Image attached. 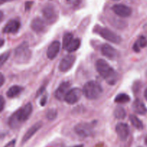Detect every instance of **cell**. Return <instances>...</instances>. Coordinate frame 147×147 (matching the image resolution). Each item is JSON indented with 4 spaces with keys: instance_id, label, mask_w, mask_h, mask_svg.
<instances>
[{
    "instance_id": "28",
    "label": "cell",
    "mask_w": 147,
    "mask_h": 147,
    "mask_svg": "<svg viewBox=\"0 0 147 147\" xmlns=\"http://www.w3.org/2000/svg\"><path fill=\"white\" fill-rule=\"evenodd\" d=\"M4 106H5V100L3 96H0V112L4 110Z\"/></svg>"
},
{
    "instance_id": "25",
    "label": "cell",
    "mask_w": 147,
    "mask_h": 147,
    "mask_svg": "<svg viewBox=\"0 0 147 147\" xmlns=\"http://www.w3.org/2000/svg\"><path fill=\"white\" fill-rule=\"evenodd\" d=\"M73 35L72 33L67 32L64 34L63 39V47L64 49L67 48V46L70 45V43L73 41Z\"/></svg>"
},
{
    "instance_id": "12",
    "label": "cell",
    "mask_w": 147,
    "mask_h": 147,
    "mask_svg": "<svg viewBox=\"0 0 147 147\" xmlns=\"http://www.w3.org/2000/svg\"><path fill=\"white\" fill-rule=\"evenodd\" d=\"M116 131L118 136L121 141H126L129 137L130 133L129 126L124 123H118L116 126Z\"/></svg>"
},
{
    "instance_id": "35",
    "label": "cell",
    "mask_w": 147,
    "mask_h": 147,
    "mask_svg": "<svg viewBox=\"0 0 147 147\" xmlns=\"http://www.w3.org/2000/svg\"><path fill=\"white\" fill-rule=\"evenodd\" d=\"M3 17H4V14H3V12L1 11H0V22L1 21V20L3 19Z\"/></svg>"
},
{
    "instance_id": "7",
    "label": "cell",
    "mask_w": 147,
    "mask_h": 147,
    "mask_svg": "<svg viewBox=\"0 0 147 147\" xmlns=\"http://www.w3.org/2000/svg\"><path fill=\"white\" fill-rule=\"evenodd\" d=\"M42 14L45 22L48 24H53L57 20V11L53 5L45 6L42 9Z\"/></svg>"
},
{
    "instance_id": "18",
    "label": "cell",
    "mask_w": 147,
    "mask_h": 147,
    "mask_svg": "<svg viewBox=\"0 0 147 147\" xmlns=\"http://www.w3.org/2000/svg\"><path fill=\"white\" fill-rule=\"evenodd\" d=\"M133 110L136 113L139 115H145L147 113V109L144 103L139 99H136L133 103Z\"/></svg>"
},
{
    "instance_id": "1",
    "label": "cell",
    "mask_w": 147,
    "mask_h": 147,
    "mask_svg": "<svg viewBox=\"0 0 147 147\" xmlns=\"http://www.w3.org/2000/svg\"><path fill=\"white\" fill-rule=\"evenodd\" d=\"M96 67L97 71L101 77L104 78L106 83L111 86H113L116 83L119 79L117 73L113 67L103 59H99L96 63Z\"/></svg>"
},
{
    "instance_id": "31",
    "label": "cell",
    "mask_w": 147,
    "mask_h": 147,
    "mask_svg": "<svg viewBox=\"0 0 147 147\" xmlns=\"http://www.w3.org/2000/svg\"><path fill=\"white\" fill-rule=\"evenodd\" d=\"M4 81H5V79H4V76H3L2 73H0V87L4 85Z\"/></svg>"
},
{
    "instance_id": "41",
    "label": "cell",
    "mask_w": 147,
    "mask_h": 147,
    "mask_svg": "<svg viewBox=\"0 0 147 147\" xmlns=\"http://www.w3.org/2000/svg\"><path fill=\"white\" fill-rule=\"evenodd\" d=\"M113 1H119V0H113Z\"/></svg>"
},
{
    "instance_id": "17",
    "label": "cell",
    "mask_w": 147,
    "mask_h": 147,
    "mask_svg": "<svg viewBox=\"0 0 147 147\" xmlns=\"http://www.w3.org/2000/svg\"><path fill=\"white\" fill-rule=\"evenodd\" d=\"M31 28L36 32H41L45 28V22L40 17H36L32 21Z\"/></svg>"
},
{
    "instance_id": "24",
    "label": "cell",
    "mask_w": 147,
    "mask_h": 147,
    "mask_svg": "<svg viewBox=\"0 0 147 147\" xmlns=\"http://www.w3.org/2000/svg\"><path fill=\"white\" fill-rule=\"evenodd\" d=\"M131 98L129 95L125 94V93H120L115 98V102L118 103H126L130 101Z\"/></svg>"
},
{
    "instance_id": "21",
    "label": "cell",
    "mask_w": 147,
    "mask_h": 147,
    "mask_svg": "<svg viewBox=\"0 0 147 147\" xmlns=\"http://www.w3.org/2000/svg\"><path fill=\"white\" fill-rule=\"evenodd\" d=\"M80 46V39L76 38L73 39V41L70 43L67 48L65 49L68 53H73V52L76 51Z\"/></svg>"
},
{
    "instance_id": "32",
    "label": "cell",
    "mask_w": 147,
    "mask_h": 147,
    "mask_svg": "<svg viewBox=\"0 0 147 147\" xmlns=\"http://www.w3.org/2000/svg\"><path fill=\"white\" fill-rule=\"evenodd\" d=\"M46 101H47V96H44V97L41 99V101H40V104H41V106H45Z\"/></svg>"
},
{
    "instance_id": "20",
    "label": "cell",
    "mask_w": 147,
    "mask_h": 147,
    "mask_svg": "<svg viewBox=\"0 0 147 147\" xmlns=\"http://www.w3.org/2000/svg\"><path fill=\"white\" fill-rule=\"evenodd\" d=\"M23 88L21 86H13L7 90V96L9 98H14L20 95L21 92L22 91Z\"/></svg>"
},
{
    "instance_id": "15",
    "label": "cell",
    "mask_w": 147,
    "mask_h": 147,
    "mask_svg": "<svg viewBox=\"0 0 147 147\" xmlns=\"http://www.w3.org/2000/svg\"><path fill=\"white\" fill-rule=\"evenodd\" d=\"M20 22L16 20H9L8 22L6 24L3 29V32L4 33H14L17 32L20 30Z\"/></svg>"
},
{
    "instance_id": "38",
    "label": "cell",
    "mask_w": 147,
    "mask_h": 147,
    "mask_svg": "<svg viewBox=\"0 0 147 147\" xmlns=\"http://www.w3.org/2000/svg\"><path fill=\"white\" fill-rule=\"evenodd\" d=\"M14 1V0H3L4 2H7V1Z\"/></svg>"
},
{
    "instance_id": "39",
    "label": "cell",
    "mask_w": 147,
    "mask_h": 147,
    "mask_svg": "<svg viewBox=\"0 0 147 147\" xmlns=\"http://www.w3.org/2000/svg\"><path fill=\"white\" fill-rule=\"evenodd\" d=\"M145 144L147 145V136L145 137Z\"/></svg>"
},
{
    "instance_id": "40",
    "label": "cell",
    "mask_w": 147,
    "mask_h": 147,
    "mask_svg": "<svg viewBox=\"0 0 147 147\" xmlns=\"http://www.w3.org/2000/svg\"><path fill=\"white\" fill-rule=\"evenodd\" d=\"M4 3V1H3V0H0V4H3Z\"/></svg>"
},
{
    "instance_id": "30",
    "label": "cell",
    "mask_w": 147,
    "mask_h": 147,
    "mask_svg": "<svg viewBox=\"0 0 147 147\" xmlns=\"http://www.w3.org/2000/svg\"><path fill=\"white\" fill-rule=\"evenodd\" d=\"M32 4H33L32 1H27V2L25 3V9L27 10H27L30 9L31 7L32 6Z\"/></svg>"
},
{
    "instance_id": "10",
    "label": "cell",
    "mask_w": 147,
    "mask_h": 147,
    "mask_svg": "<svg viewBox=\"0 0 147 147\" xmlns=\"http://www.w3.org/2000/svg\"><path fill=\"white\" fill-rule=\"evenodd\" d=\"M113 12L121 17H129L131 15L132 10L128 6L122 4H115L112 7Z\"/></svg>"
},
{
    "instance_id": "42",
    "label": "cell",
    "mask_w": 147,
    "mask_h": 147,
    "mask_svg": "<svg viewBox=\"0 0 147 147\" xmlns=\"http://www.w3.org/2000/svg\"><path fill=\"white\" fill-rule=\"evenodd\" d=\"M67 1H70V0H67Z\"/></svg>"
},
{
    "instance_id": "11",
    "label": "cell",
    "mask_w": 147,
    "mask_h": 147,
    "mask_svg": "<svg viewBox=\"0 0 147 147\" xmlns=\"http://www.w3.org/2000/svg\"><path fill=\"white\" fill-rule=\"evenodd\" d=\"M70 83L68 81H65L62 83L59 86L57 90L55 92V96L56 98L59 100H64L66 94L67 92L70 90Z\"/></svg>"
},
{
    "instance_id": "37",
    "label": "cell",
    "mask_w": 147,
    "mask_h": 147,
    "mask_svg": "<svg viewBox=\"0 0 147 147\" xmlns=\"http://www.w3.org/2000/svg\"><path fill=\"white\" fill-rule=\"evenodd\" d=\"M72 147H83V145H77V146H74Z\"/></svg>"
},
{
    "instance_id": "36",
    "label": "cell",
    "mask_w": 147,
    "mask_h": 147,
    "mask_svg": "<svg viewBox=\"0 0 147 147\" xmlns=\"http://www.w3.org/2000/svg\"><path fill=\"white\" fill-rule=\"evenodd\" d=\"M144 97H145V98H146L147 100V88H146V89L145 90V91H144Z\"/></svg>"
},
{
    "instance_id": "23",
    "label": "cell",
    "mask_w": 147,
    "mask_h": 147,
    "mask_svg": "<svg viewBox=\"0 0 147 147\" xmlns=\"http://www.w3.org/2000/svg\"><path fill=\"white\" fill-rule=\"evenodd\" d=\"M114 116L118 119H124L126 116V112L125 109L121 106H117L114 111Z\"/></svg>"
},
{
    "instance_id": "14",
    "label": "cell",
    "mask_w": 147,
    "mask_h": 147,
    "mask_svg": "<svg viewBox=\"0 0 147 147\" xmlns=\"http://www.w3.org/2000/svg\"><path fill=\"white\" fill-rule=\"evenodd\" d=\"M60 49V43L58 41H54L50 45L47 50V56L49 59L53 60L58 55Z\"/></svg>"
},
{
    "instance_id": "27",
    "label": "cell",
    "mask_w": 147,
    "mask_h": 147,
    "mask_svg": "<svg viewBox=\"0 0 147 147\" xmlns=\"http://www.w3.org/2000/svg\"><path fill=\"white\" fill-rule=\"evenodd\" d=\"M57 111L55 109H50L47 111V118L50 121H53L55 119V118L57 117Z\"/></svg>"
},
{
    "instance_id": "6",
    "label": "cell",
    "mask_w": 147,
    "mask_h": 147,
    "mask_svg": "<svg viewBox=\"0 0 147 147\" xmlns=\"http://www.w3.org/2000/svg\"><path fill=\"white\" fill-rule=\"evenodd\" d=\"M95 124L93 123H80L74 128L75 132L82 137H88L93 132Z\"/></svg>"
},
{
    "instance_id": "29",
    "label": "cell",
    "mask_w": 147,
    "mask_h": 147,
    "mask_svg": "<svg viewBox=\"0 0 147 147\" xmlns=\"http://www.w3.org/2000/svg\"><path fill=\"white\" fill-rule=\"evenodd\" d=\"M15 144H16V140L14 139V140H11V142H9L8 144H7L4 147H15Z\"/></svg>"
},
{
    "instance_id": "5",
    "label": "cell",
    "mask_w": 147,
    "mask_h": 147,
    "mask_svg": "<svg viewBox=\"0 0 147 147\" xmlns=\"http://www.w3.org/2000/svg\"><path fill=\"white\" fill-rule=\"evenodd\" d=\"M95 31L96 33L101 36L105 40H108V41L111 42L112 43H115V44H119L121 42V38L119 37L118 34L114 33L113 32L111 31L110 30L107 28H104V27H96Z\"/></svg>"
},
{
    "instance_id": "3",
    "label": "cell",
    "mask_w": 147,
    "mask_h": 147,
    "mask_svg": "<svg viewBox=\"0 0 147 147\" xmlns=\"http://www.w3.org/2000/svg\"><path fill=\"white\" fill-rule=\"evenodd\" d=\"M83 93L88 99L95 100L101 96L103 93V88L98 83L91 80L84 85Z\"/></svg>"
},
{
    "instance_id": "34",
    "label": "cell",
    "mask_w": 147,
    "mask_h": 147,
    "mask_svg": "<svg viewBox=\"0 0 147 147\" xmlns=\"http://www.w3.org/2000/svg\"><path fill=\"white\" fill-rule=\"evenodd\" d=\"M4 43V40H3V39L0 38V47H1V46H3Z\"/></svg>"
},
{
    "instance_id": "22",
    "label": "cell",
    "mask_w": 147,
    "mask_h": 147,
    "mask_svg": "<svg viewBox=\"0 0 147 147\" xmlns=\"http://www.w3.org/2000/svg\"><path fill=\"white\" fill-rule=\"evenodd\" d=\"M129 120H130L132 125H133L136 129H139V130H142L144 128V125L143 123L142 122V121H141L137 116H135V115H131V116H129Z\"/></svg>"
},
{
    "instance_id": "19",
    "label": "cell",
    "mask_w": 147,
    "mask_h": 147,
    "mask_svg": "<svg viewBox=\"0 0 147 147\" xmlns=\"http://www.w3.org/2000/svg\"><path fill=\"white\" fill-rule=\"evenodd\" d=\"M147 45V39L144 36H140L137 40L135 42L133 46V50L136 53H139L141 49L144 48Z\"/></svg>"
},
{
    "instance_id": "33",
    "label": "cell",
    "mask_w": 147,
    "mask_h": 147,
    "mask_svg": "<svg viewBox=\"0 0 147 147\" xmlns=\"http://www.w3.org/2000/svg\"><path fill=\"white\" fill-rule=\"evenodd\" d=\"M44 91V88H41L40 89H39V90H38V92H37V96H39V94H41L42 93V92Z\"/></svg>"
},
{
    "instance_id": "26",
    "label": "cell",
    "mask_w": 147,
    "mask_h": 147,
    "mask_svg": "<svg viewBox=\"0 0 147 147\" xmlns=\"http://www.w3.org/2000/svg\"><path fill=\"white\" fill-rule=\"evenodd\" d=\"M10 56V51H7L3 54L0 55V67L7 62L8 58Z\"/></svg>"
},
{
    "instance_id": "9",
    "label": "cell",
    "mask_w": 147,
    "mask_h": 147,
    "mask_svg": "<svg viewBox=\"0 0 147 147\" xmlns=\"http://www.w3.org/2000/svg\"><path fill=\"white\" fill-rule=\"evenodd\" d=\"M76 61V56L73 55H67L65 56L59 64V70L61 72H67L73 67Z\"/></svg>"
},
{
    "instance_id": "8",
    "label": "cell",
    "mask_w": 147,
    "mask_h": 147,
    "mask_svg": "<svg viewBox=\"0 0 147 147\" xmlns=\"http://www.w3.org/2000/svg\"><path fill=\"white\" fill-rule=\"evenodd\" d=\"M82 93H83V90H80L78 88L70 89L66 94L64 100L68 104H75L80 99Z\"/></svg>"
},
{
    "instance_id": "4",
    "label": "cell",
    "mask_w": 147,
    "mask_h": 147,
    "mask_svg": "<svg viewBox=\"0 0 147 147\" xmlns=\"http://www.w3.org/2000/svg\"><path fill=\"white\" fill-rule=\"evenodd\" d=\"M32 52L27 42H23L14 51V60L18 64H24L30 61Z\"/></svg>"
},
{
    "instance_id": "2",
    "label": "cell",
    "mask_w": 147,
    "mask_h": 147,
    "mask_svg": "<svg viewBox=\"0 0 147 147\" xmlns=\"http://www.w3.org/2000/svg\"><path fill=\"white\" fill-rule=\"evenodd\" d=\"M32 112V103H28L14 113L9 119V125L11 129H16L20 126L21 123L26 121L31 115Z\"/></svg>"
},
{
    "instance_id": "13",
    "label": "cell",
    "mask_w": 147,
    "mask_h": 147,
    "mask_svg": "<svg viewBox=\"0 0 147 147\" xmlns=\"http://www.w3.org/2000/svg\"><path fill=\"white\" fill-rule=\"evenodd\" d=\"M101 53L103 55L110 60H115L119 57L117 50L109 44H104L101 47Z\"/></svg>"
},
{
    "instance_id": "16",
    "label": "cell",
    "mask_w": 147,
    "mask_h": 147,
    "mask_svg": "<svg viewBox=\"0 0 147 147\" xmlns=\"http://www.w3.org/2000/svg\"><path fill=\"white\" fill-rule=\"evenodd\" d=\"M42 126V122H37V123H34L33 126H32L30 129L27 130V131L26 132L25 134L23 136L22 139V144H24L25 142H27L33 135L37 133V131L40 129Z\"/></svg>"
}]
</instances>
